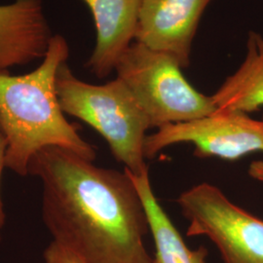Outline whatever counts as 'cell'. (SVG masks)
I'll return each mask as SVG.
<instances>
[{
  "instance_id": "6da1fadb",
  "label": "cell",
  "mask_w": 263,
  "mask_h": 263,
  "mask_svg": "<svg viewBox=\"0 0 263 263\" xmlns=\"http://www.w3.org/2000/svg\"><path fill=\"white\" fill-rule=\"evenodd\" d=\"M42 183V217L53 241L85 263H152L142 200L130 174L59 147L30 160Z\"/></svg>"
},
{
  "instance_id": "7a4b0ae2",
  "label": "cell",
  "mask_w": 263,
  "mask_h": 263,
  "mask_svg": "<svg viewBox=\"0 0 263 263\" xmlns=\"http://www.w3.org/2000/svg\"><path fill=\"white\" fill-rule=\"evenodd\" d=\"M69 47L54 35L37 68L25 76L0 73V132L5 138L6 167L28 175L30 160L47 147H59L94 161V147L65 117L57 94V72L66 63Z\"/></svg>"
},
{
  "instance_id": "3957f363",
  "label": "cell",
  "mask_w": 263,
  "mask_h": 263,
  "mask_svg": "<svg viewBox=\"0 0 263 263\" xmlns=\"http://www.w3.org/2000/svg\"><path fill=\"white\" fill-rule=\"evenodd\" d=\"M56 88L63 111L98 132L125 170L135 176L148 171L144 141L151 122L121 79L90 84L78 79L65 63L57 72Z\"/></svg>"
},
{
  "instance_id": "277c9868",
  "label": "cell",
  "mask_w": 263,
  "mask_h": 263,
  "mask_svg": "<svg viewBox=\"0 0 263 263\" xmlns=\"http://www.w3.org/2000/svg\"><path fill=\"white\" fill-rule=\"evenodd\" d=\"M146 114L151 128L188 122L216 111L212 96L198 92L168 54L134 42L115 67Z\"/></svg>"
},
{
  "instance_id": "5b68a950",
  "label": "cell",
  "mask_w": 263,
  "mask_h": 263,
  "mask_svg": "<svg viewBox=\"0 0 263 263\" xmlns=\"http://www.w3.org/2000/svg\"><path fill=\"white\" fill-rule=\"evenodd\" d=\"M189 221L188 236H206L224 263H263V220L238 207L213 184L202 182L177 200Z\"/></svg>"
},
{
  "instance_id": "8992f818",
  "label": "cell",
  "mask_w": 263,
  "mask_h": 263,
  "mask_svg": "<svg viewBox=\"0 0 263 263\" xmlns=\"http://www.w3.org/2000/svg\"><path fill=\"white\" fill-rule=\"evenodd\" d=\"M178 143L193 144L200 158L240 159L263 151V120L253 119L248 113L216 110L192 121L166 125L146 137L145 158Z\"/></svg>"
},
{
  "instance_id": "52a82bcc",
  "label": "cell",
  "mask_w": 263,
  "mask_h": 263,
  "mask_svg": "<svg viewBox=\"0 0 263 263\" xmlns=\"http://www.w3.org/2000/svg\"><path fill=\"white\" fill-rule=\"evenodd\" d=\"M212 0H141L135 40L175 58L182 69L190 65L193 38Z\"/></svg>"
},
{
  "instance_id": "ba28073f",
  "label": "cell",
  "mask_w": 263,
  "mask_h": 263,
  "mask_svg": "<svg viewBox=\"0 0 263 263\" xmlns=\"http://www.w3.org/2000/svg\"><path fill=\"white\" fill-rule=\"evenodd\" d=\"M53 36L42 0L0 5V73L44 59Z\"/></svg>"
},
{
  "instance_id": "9c48e42d",
  "label": "cell",
  "mask_w": 263,
  "mask_h": 263,
  "mask_svg": "<svg viewBox=\"0 0 263 263\" xmlns=\"http://www.w3.org/2000/svg\"><path fill=\"white\" fill-rule=\"evenodd\" d=\"M92 13L97 30L94 51L86 66L98 78L115 71L135 39L141 0H82Z\"/></svg>"
},
{
  "instance_id": "30bf717a",
  "label": "cell",
  "mask_w": 263,
  "mask_h": 263,
  "mask_svg": "<svg viewBox=\"0 0 263 263\" xmlns=\"http://www.w3.org/2000/svg\"><path fill=\"white\" fill-rule=\"evenodd\" d=\"M216 110L254 112L263 106V36L251 30L244 62L212 96Z\"/></svg>"
},
{
  "instance_id": "8fae6325",
  "label": "cell",
  "mask_w": 263,
  "mask_h": 263,
  "mask_svg": "<svg viewBox=\"0 0 263 263\" xmlns=\"http://www.w3.org/2000/svg\"><path fill=\"white\" fill-rule=\"evenodd\" d=\"M128 173L145 209L149 232L155 247L152 263H206L209 254L207 249L205 247H200L197 250L189 249L177 227L160 205L151 186L149 171L140 176Z\"/></svg>"
},
{
  "instance_id": "7c38bea8",
  "label": "cell",
  "mask_w": 263,
  "mask_h": 263,
  "mask_svg": "<svg viewBox=\"0 0 263 263\" xmlns=\"http://www.w3.org/2000/svg\"><path fill=\"white\" fill-rule=\"evenodd\" d=\"M44 263H85L63 246L52 241L44 251Z\"/></svg>"
},
{
  "instance_id": "4fadbf2b",
  "label": "cell",
  "mask_w": 263,
  "mask_h": 263,
  "mask_svg": "<svg viewBox=\"0 0 263 263\" xmlns=\"http://www.w3.org/2000/svg\"><path fill=\"white\" fill-rule=\"evenodd\" d=\"M6 151L7 144L4 136L0 132V243L2 240V230L5 224V214L3 210V203L1 199V177L3 169L6 167Z\"/></svg>"
},
{
  "instance_id": "5bb4252c",
  "label": "cell",
  "mask_w": 263,
  "mask_h": 263,
  "mask_svg": "<svg viewBox=\"0 0 263 263\" xmlns=\"http://www.w3.org/2000/svg\"><path fill=\"white\" fill-rule=\"evenodd\" d=\"M248 173L251 178L263 182V161L257 160L252 162Z\"/></svg>"
}]
</instances>
